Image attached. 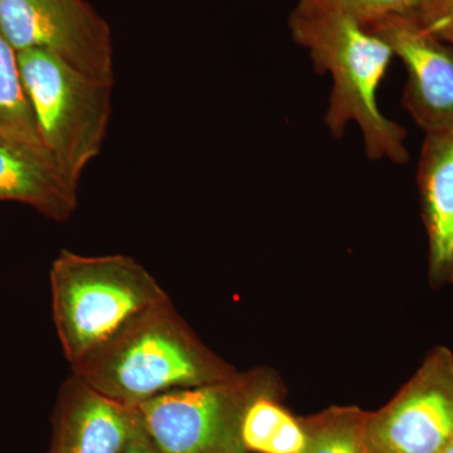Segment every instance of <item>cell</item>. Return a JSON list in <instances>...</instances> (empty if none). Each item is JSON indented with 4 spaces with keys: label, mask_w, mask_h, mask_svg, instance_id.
<instances>
[{
    "label": "cell",
    "mask_w": 453,
    "mask_h": 453,
    "mask_svg": "<svg viewBox=\"0 0 453 453\" xmlns=\"http://www.w3.org/2000/svg\"><path fill=\"white\" fill-rule=\"evenodd\" d=\"M365 28L387 42L407 67L404 109L426 134L453 127V47L426 31L412 14L375 20Z\"/></svg>",
    "instance_id": "obj_8"
},
{
    "label": "cell",
    "mask_w": 453,
    "mask_h": 453,
    "mask_svg": "<svg viewBox=\"0 0 453 453\" xmlns=\"http://www.w3.org/2000/svg\"><path fill=\"white\" fill-rule=\"evenodd\" d=\"M443 453H453V442L451 443V445L449 446V449H447L446 451Z\"/></svg>",
    "instance_id": "obj_18"
},
{
    "label": "cell",
    "mask_w": 453,
    "mask_h": 453,
    "mask_svg": "<svg viewBox=\"0 0 453 453\" xmlns=\"http://www.w3.org/2000/svg\"><path fill=\"white\" fill-rule=\"evenodd\" d=\"M423 220L429 244V276L453 282V127L426 134L418 165Z\"/></svg>",
    "instance_id": "obj_10"
},
{
    "label": "cell",
    "mask_w": 453,
    "mask_h": 453,
    "mask_svg": "<svg viewBox=\"0 0 453 453\" xmlns=\"http://www.w3.org/2000/svg\"><path fill=\"white\" fill-rule=\"evenodd\" d=\"M292 40L309 50L319 73L333 77L324 124L334 138L350 122L363 134L368 159L410 160L401 125L380 112L377 91L395 53L334 0H299L288 19Z\"/></svg>",
    "instance_id": "obj_1"
},
{
    "label": "cell",
    "mask_w": 453,
    "mask_h": 453,
    "mask_svg": "<svg viewBox=\"0 0 453 453\" xmlns=\"http://www.w3.org/2000/svg\"><path fill=\"white\" fill-rule=\"evenodd\" d=\"M50 281L53 321L71 366L96 353L138 316L170 300L142 265L124 255L62 250Z\"/></svg>",
    "instance_id": "obj_3"
},
{
    "label": "cell",
    "mask_w": 453,
    "mask_h": 453,
    "mask_svg": "<svg viewBox=\"0 0 453 453\" xmlns=\"http://www.w3.org/2000/svg\"><path fill=\"white\" fill-rule=\"evenodd\" d=\"M363 26L396 14H414L422 0H334Z\"/></svg>",
    "instance_id": "obj_15"
},
{
    "label": "cell",
    "mask_w": 453,
    "mask_h": 453,
    "mask_svg": "<svg viewBox=\"0 0 453 453\" xmlns=\"http://www.w3.org/2000/svg\"><path fill=\"white\" fill-rule=\"evenodd\" d=\"M279 395L256 398L244 414L242 438L247 451L257 453H303L306 434L300 418L277 401Z\"/></svg>",
    "instance_id": "obj_13"
},
{
    "label": "cell",
    "mask_w": 453,
    "mask_h": 453,
    "mask_svg": "<svg viewBox=\"0 0 453 453\" xmlns=\"http://www.w3.org/2000/svg\"><path fill=\"white\" fill-rule=\"evenodd\" d=\"M453 442V353L438 347L412 378L368 412V453H443Z\"/></svg>",
    "instance_id": "obj_6"
},
{
    "label": "cell",
    "mask_w": 453,
    "mask_h": 453,
    "mask_svg": "<svg viewBox=\"0 0 453 453\" xmlns=\"http://www.w3.org/2000/svg\"><path fill=\"white\" fill-rule=\"evenodd\" d=\"M122 453H162L159 451L153 441L150 440V437L146 434L144 427L142 425L140 426L138 432H136L135 436L133 437V440L130 441L129 445H127L125 451Z\"/></svg>",
    "instance_id": "obj_17"
},
{
    "label": "cell",
    "mask_w": 453,
    "mask_h": 453,
    "mask_svg": "<svg viewBox=\"0 0 453 453\" xmlns=\"http://www.w3.org/2000/svg\"><path fill=\"white\" fill-rule=\"evenodd\" d=\"M0 31L17 52L44 50L113 82L111 32L85 0H0Z\"/></svg>",
    "instance_id": "obj_7"
},
{
    "label": "cell",
    "mask_w": 453,
    "mask_h": 453,
    "mask_svg": "<svg viewBox=\"0 0 453 453\" xmlns=\"http://www.w3.org/2000/svg\"><path fill=\"white\" fill-rule=\"evenodd\" d=\"M71 368L74 377L100 395L131 408L237 372L196 338L170 300L138 316Z\"/></svg>",
    "instance_id": "obj_2"
},
{
    "label": "cell",
    "mask_w": 453,
    "mask_h": 453,
    "mask_svg": "<svg viewBox=\"0 0 453 453\" xmlns=\"http://www.w3.org/2000/svg\"><path fill=\"white\" fill-rule=\"evenodd\" d=\"M77 189L53 164L0 136V201L23 203L65 222L79 204Z\"/></svg>",
    "instance_id": "obj_11"
},
{
    "label": "cell",
    "mask_w": 453,
    "mask_h": 453,
    "mask_svg": "<svg viewBox=\"0 0 453 453\" xmlns=\"http://www.w3.org/2000/svg\"><path fill=\"white\" fill-rule=\"evenodd\" d=\"M17 53L42 142L65 180L79 188L105 142L113 82L94 79L49 50Z\"/></svg>",
    "instance_id": "obj_4"
},
{
    "label": "cell",
    "mask_w": 453,
    "mask_h": 453,
    "mask_svg": "<svg viewBox=\"0 0 453 453\" xmlns=\"http://www.w3.org/2000/svg\"><path fill=\"white\" fill-rule=\"evenodd\" d=\"M412 16L426 31L453 47V0H422Z\"/></svg>",
    "instance_id": "obj_16"
},
{
    "label": "cell",
    "mask_w": 453,
    "mask_h": 453,
    "mask_svg": "<svg viewBox=\"0 0 453 453\" xmlns=\"http://www.w3.org/2000/svg\"><path fill=\"white\" fill-rule=\"evenodd\" d=\"M140 426L136 408L111 401L73 374L58 393L47 453H122Z\"/></svg>",
    "instance_id": "obj_9"
},
{
    "label": "cell",
    "mask_w": 453,
    "mask_h": 453,
    "mask_svg": "<svg viewBox=\"0 0 453 453\" xmlns=\"http://www.w3.org/2000/svg\"><path fill=\"white\" fill-rule=\"evenodd\" d=\"M279 395L273 372L255 369L226 380L172 390L136 407L142 427L162 453H249L244 414L256 398Z\"/></svg>",
    "instance_id": "obj_5"
},
{
    "label": "cell",
    "mask_w": 453,
    "mask_h": 453,
    "mask_svg": "<svg viewBox=\"0 0 453 453\" xmlns=\"http://www.w3.org/2000/svg\"><path fill=\"white\" fill-rule=\"evenodd\" d=\"M365 411L356 405H334L300 418L306 434L303 453H368Z\"/></svg>",
    "instance_id": "obj_14"
},
{
    "label": "cell",
    "mask_w": 453,
    "mask_h": 453,
    "mask_svg": "<svg viewBox=\"0 0 453 453\" xmlns=\"http://www.w3.org/2000/svg\"><path fill=\"white\" fill-rule=\"evenodd\" d=\"M0 136L55 165L38 133L17 50L0 31ZM56 166V165H55ZM58 170V169H57Z\"/></svg>",
    "instance_id": "obj_12"
}]
</instances>
